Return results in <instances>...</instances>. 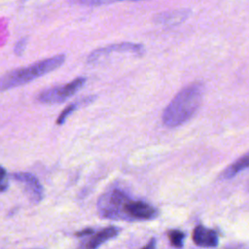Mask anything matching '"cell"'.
<instances>
[{"mask_svg":"<svg viewBox=\"0 0 249 249\" xmlns=\"http://www.w3.org/2000/svg\"><path fill=\"white\" fill-rule=\"evenodd\" d=\"M203 90V85L199 82L190 84L182 89L163 110V124L172 128L189 121L200 105Z\"/></svg>","mask_w":249,"mask_h":249,"instance_id":"6da1fadb","label":"cell"},{"mask_svg":"<svg viewBox=\"0 0 249 249\" xmlns=\"http://www.w3.org/2000/svg\"><path fill=\"white\" fill-rule=\"evenodd\" d=\"M64 61L65 55L57 54L37 61L31 65L9 71L0 77V91L25 85L40 78L61 66Z\"/></svg>","mask_w":249,"mask_h":249,"instance_id":"7a4b0ae2","label":"cell"},{"mask_svg":"<svg viewBox=\"0 0 249 249\" xmlns=\"http://www.w3.org/2000/svg\"><path fill=\"white\" fill-rule=\"evenodd\" d=\"M130 196L120 188H111L102 194L97 200V211L100 217L111 220H124V207Z\"/></svg>","mask_w":249,"mask_h":249,"instance_id":"3957f363","label":"cell"},{"mask_svg":"<svg viewBox=\"0 0 249 249\" xmlns=\"http://www.w3.org/2000/svg\"><path fill=\"white\" fill-rule=\"evenodd\" d=\"M86 81L85 77H78L64 86L47 89L37 95V100L44 104L61 103L81 89Z\"/></svg>","mask_w":249,"mask_h":249,"instance_id":"277c9868","label":"cell"},{"mask_svg":"<svg viewBox=\"0 0 249 249\" xmlns=\"http://www.w3.org/2000/svg\"><path fill=\"white\" fill-rule=\"evenodd\" d=\"M124 215L125 221L152 220L159 215V212L151 204L142 200H134L129 197L124 204Z\"/></svg>","mask_w":249,"mask_h":249,"instance_id":"5b68a950","label":"cell"},{"mask_svg":"<svg viewBox=\"0 0 249 249\" xmlns=\"http://www.w3.org/2000/svg\"><path fill=\"white\" fill-rule=\"evenodd\" d=\"M131 53L134 54L141 55L144 53L145 49L142 45L140 44H135V43H130V42H123V43H118V44H112L103 48H99L94 50L93 52L90 53V54L88 57V62H93L100 58L103 55L109 54L111 53Z\"/></svg>","mask_w":249,"mask_h":249,"instance_id":"8992f818","label":"cell"},{"mask_svg":"<svg viewBox=\"0 0 249 249\" xmlns=\"http://www.w3.org/2000/svg\"><path fill=\"white\" fill-rule=\"evenodd\" d=\"M13 177L24 186V192L32 202L38 203L43 199L44 189L36 176L28 172H17Z\"/></svg>","mask_w":249,"mask_h":249,"instance_id":"52a82bcc","label":"cell"},{"mask_svg":"<svg viewBox=\"0 0 249 249\" xmlns=\"http://www.w3.org/2000/svg\"><path fill=\"white\" fill-rule=\"evenodd\" d=\"M120 232V229L114 226H110L102 229L97 232H93L88 239L83 240L77 249H97L101 244L114 238Z\"/></svg>","mask_w":249,"mask_h":249,"instance_id":"ba28073f","label":"cell"},{"mask_svg":"<svg viewBox=\"0 0 249 249\" xmlns=\"http://www.w3.org/2000/svg\"><path fill=\"white\" fill-rule=\"evenodd\" d=\"M193 241L201 247H216L218 245V236L213 230L198 225L193 231Z\"/></svg>","mask_w":249,"mask_h":249,"instance_id":"9c48e42d","label":"cell"},{"mask_svg":"<svg viewBox=\"0 0 249 249\" xmlns=\"http://www.w3.org/2000/svg\"><path fill=\"white\" fill-rule=\"evenodd\" d=\"M247 168H249V152L240 157L234 162H232L228 168H226L222 174V178L231 179Z\"/></svg>","mask_w":249,"mask_h":249,"instance_id":"30bf717a","label":"cell"},{"mask_svg":"<svg viewBox=\"0 0 249 249\" xmlns=\"http://www.w3.org/2000/svg\"><path fill=\"white\" fill-rule=\"evenodd\" d=\"M187 17V13L185 11H176V12H171V13H164L161 15H159L158 21L161 23H177L181 22L185 18Z\"/></svg>","mask_w":249,"mask_h":249,"instance_id":"8fae6325","label":"cell"},{"mask_svg":"<svg viewBox=\"0 0 249 249\" xmlns=\"http://www.w3.org/2000/svg\"><path fill=\"white\" fill-rule=\"evenodd\" d=\"M80 103H81L80 101L74 102V103L69 104L67 107H65V108L63 109V111L59 114V116L57 117V119H56V124H59V125L62 124H64V122L66 121V119H67L76 109H78Z\"/></svg>","mask_w":249,"mask_h":249,"instance_id":"7c38bea8","label":"cell"},{"mask_svg":"<svg viewBox=\"0 0 249 249\" xmlns=\"http://www.w3.org/2000/svg\"><path fill=\"white\" fill-rule=\"evenodd\" d=\"M167 236L169 239V242L175 246V247H181L183 245V239H184V232L179 230H171L167 232Z\"/></svg>","mask_w":249,"mask_h":249,"instance_id":"4fadbf2b","label":"cell"},{"mask_svg":"<svg viewBox=\"0 0 249 249\" xmlns=\"http://www.w3.org/2000/svg\"><path fill=\"white\" fill-rule=\"evenodd\" d=\"M9 187V181L7 177L6 169L0 165V193L5 192Z\"/></svg>","mask_w":249,"mask_h":249,"instance_id":"5bb4252c","label":"cell"},{"mask_svg":"<svg viewBox=\"0 0 249 249\" xmlns=\"http://www.w3.org/2000/svg\"><path fill=\"white\" fill-rule=\"evenodd\" d=\"M27 45V38H21L15 46V53L18 54V55H20L23 51L25 50V47Z\"/></svg>","mask_w":249,"mask_h":249,"instance_id":"9a60e30c","label":"cell"},{"mask_svg":"<svg viewBox=\"0 0 249 249\" xmlns=\"http://www.w3.org/2000/svg\"><path fill=\"white\" fill-rule=\"evenodd\" d=\"M93 233V230L90 229V228H88V229H84L82 231H76L74 233L75 236L77 237H84V236H88V235H91Z\"/></svg>","mask_w":249,"mask_h":249,"instance_id":"2e32d148","label":"cell"},{"mask_svg":"<svg viewBox=\"0 0 249 249\" xmlns=\"http://www.w3.org/2000/svg\"><path fill=\"white\" fill-rule=\"evenodd\" d=\"M81 4H84V5H106V4H111L112 2L111 1H81L79 2Z\"/></svg>","mask_w":249,"mask_h":249,"instance_id":"e0dca14e","label":"cell"},{"mask_svg":"<svg viewBox=\"0 0 249 249\" xmlns=\"http://www.w3.org/2000/svg\"><path fill=\"white\" fill-rule=\"evenodd\" d=\"M156 243H157L156 239L155 238H151L149 240V242L144 247H142L141 249H156Z\"/></svg>","mask_w":249,"mask_h":249,"instance_id":"ac0fdd59","label":"cell"},{"mask_svg":"<svg viewBox=\"0 0 249 249\" xmlns=\"http://www.w3.org/2000/svg\"><path fill=\"white\" fill-rule=\"evenodd\" d=\"M225 249H248V248L243 244L235 243V244H229L228 246H226Z\"/></svg>","mask_w":249,"mask_h":249,"instance_id":"d6986e66","label":"cell"}]
</instances>
